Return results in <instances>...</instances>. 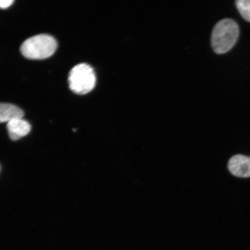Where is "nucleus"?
Segmentation results:
<instances>
[{
  "label": "nucleus",
  "instance_id": "nucleus-1",
  "mask_svg": "<svg viewBox=\"0 0 250 250\" xmlns=\"http://www.w3.org/2000/svg\"><path fill=\"white\" fill-rule=\"evenodd\" d=\"M238 24L231 19H224L215 24L211 35V45L217 54L229 51L239 36Z\"/></svg>",
  "mask_w": 250,
  "mask_h": 250
},
{
  "label": "nucleus",
  "instance_id": "nucleus-2",
  "mask_svg": "<svg viewBox=\"0 0 250 250\" xmlns=\"http://www.w3.org/2000/svg\"><path fill=\"white\" fill-rule=\"evenodd\" d=\"M57 47L54 37L48 34H39L25 41L21 46V52L27 59L41 60L54 55Z\"/></svg>",
  "mask_w": 250,
  "mask_h": 250
},
{
  "label": "nucleus",
  "instance_id": "nucleus-3",
  "mask_svg": "<svg viewBox=\"0 0 250 250\" xmlns=\"http://www.w3.org/2000/svg\"><path fill=\"white\" fill-rule=\"evenodd\" d=\"M96 77L91 66L85 63L77 64L72 68L68 77L70 89L78 95H83L95 87Z\"/></svg>",
  "mask_w": 250,
  "mask_h": 250
},
{
  "label": "nucleus",
  "instance_id": "nucleus-4",
  "mask_svg": "<svg viewBox=\"0 0 250 250\" xmlns=\"http://www.w3.org/2000/svg\"><path fill=\"white\" fill-rule=\"evenodd\" d=\"M228 167L234 176L250 177V157L240 154L234 155L228 161Z\"/></svg>",
  "mask_w": 250,
  "mask_h": 250
},
{
  "label": "nucleus",
  "instance_id": "nucleus-5",
  "mask_svg": "<svg viewBox=\"0 0 250 250\" xmlns=\"http://www.w3.org/2000/svg\"><path fill=\"white\" fill-rule=\"evenodd\" d=\"M8 133L11 139L18 140L26 136L30 132V124L22 118L15 119L7 123Z\"/></svg>",
  "mask_w": 250,
  "mask_h": 250
},
{
  "label": "nucleus",
  "instance_id": "nucleus-6",
  "mask_svg": "<svg viewBox=\"0 0 250 250\" xmlns=\"http://www.w3.org/2000/svg\"><path fill=\"white\" fill-rule=\"evenodd\" d=\"M24 112L14 104L0 103V123H7L17 118H22Z\"/></svg>",
  "mask_w": 250,
  "mask_h": 250
},
{
  "label": "nucleus",
  "instance_id": "nucleus-7",
  "mask_svg": "<svg viewBox=\"0 0 250 250\" xmlns=\"http://www.w3.org/2000/svg\"><path fill=\"white\" fill-rule=\"evenodd\" d=\"M236 5L244 20L250 22V0H237Z\"/></svg>",
  "mask_w": 250,
  "mask_h": 250
},
{
  "label": "nucleus",
  "instance_id": "nucleus-8",
  "mask_svg": "<svg viewBox=\"0 0 250 250\" xmlns=\"http://www.w3.org/2000/svg\"><path fill=\"white\" fill-rule=\"evenodd\" d=\"M14 2V0H0V8L7 9Z\"/></svg>",
  "mask_w": 250,
  "mask_h": 250
}]
</instances>
